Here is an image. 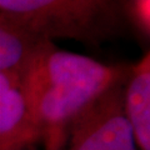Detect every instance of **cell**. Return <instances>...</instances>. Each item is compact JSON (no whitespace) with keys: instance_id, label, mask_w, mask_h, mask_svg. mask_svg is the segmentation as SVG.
Here are the masks:
<instances>
[{"instance_id":"277c9868","label":"cell","mask_w":150,"mask_h":150,"mask_svg":"<svg viewBox=\"0 0 150 150\" xmlns=\"http://www.w3.org/2000/svg\"><path fill=\"white\" fill-rule=\"evenodd\" d=\"M21 75L23 73H0V148L39 143L28 110Z\"/></svg>"},{"instance_id":"3957f363","label":"cell","mask_w":150,"mask_h":150,"mask_svg":"<svg viewBox=\"0 0 150 150\" xmlns=\"http://www.w3.org/2000/svg\"><path fill=\"white\" fill-rule=\"evenodd\" d=\"M124 83L112 85L79 112L63 150H138L123 108Z\"/></svg>"},{"instance_id":"8992f818","label":"cell","mask_w":150,"mask_h":150,"mask_svg":"<svg viewBox=\"0 0 150 150\" xmlns=\"http://www.w3.org/2000/svg\"><path fill=\"white\" fill-rule=\"evenodd\" d=\"M44 41L0 24V73H23Z\"/></svg>"},{"instance_id":"52a82bcc","label":"cell","mask_w":150,"mask_h":150,"mask_svg":"<svg viewBox=\"0 0 150 150\" xmlns=\"http://www.w3.org/2000/svg\"><path fill=\"white\" fill-rule=\"evenodd\" d=\"M128 23L144 38L150 35V0H125Z\"/></svg>"},{"instance_id":"7a4b0ae2","label":"cell","mask_w":150,"mask_h":150,"mask_svg":"<svg viewBox=\"0 0 150 150\" xmlns=\"http://www.w3.org/2000/svg\"><path fill=\"white\" fill-rule=\"evenodd\" d=\"M0 24L98 48L124 35L129 23L125 0H0Z\"/></svg>"},{"instance_id":"6da1fadb","label":"cell","mask_w":150,"mask_h":150,"mask_svg":"<svg viewBox=\"0 0 150 150\" xmlns=\"http://www.w3.org/2000/svg\"><path fill=\"white\" fill-rule=\"evenodd\" d=\"M130 68L98 62L45 40L21 75L28 110L44 150H63L76 115L109 88L125 81Z\"/></svg>"},{"instance_id":"ba28073f","label":"cell","mask_w":150,"mask_h":150,"mask_svg":"<svg viewBox=\"0 0 150 150\" xmlns=\"http://www.w3.org/2000/svg\"><path fill=\"white\" fill-rule=\"evenodd\" d=\"M36 144H14L8 146H1L0 150H35Z\"/></svg>"},{"instance_id":"5b68a950","label":"cell","mask_w":150,"mask_h":150,"mask_svg":"<svg viewBox=\"0 0 150 150\" xmlns=\"http://www.w3.org/2000/svg\"><path fill=\"white\" fill-rule=\"evenodd\" d=\"M123 108L138 150H150V54L133 64L123 88Z\"/></svg>"}]
</instances>
